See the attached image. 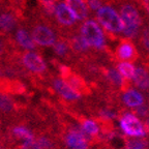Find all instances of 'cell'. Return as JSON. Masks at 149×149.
Masks as SVG:
<instances>
[{"instance_id":"cell-1","label":"cell","mask_w":149,"mask_h":149,"mask_svg":"<svg viewBox=\"0 0 149 149\" xmlns=\"http://www.w3.org/2000/svg\"><path fill=\"white\" fill-rule=\"evenodd\" d=\"M140 6H137L132 0H119V16L124 24L123 35L126 40L138 38L145 25Z\"/></svg>"},{"instance_id":"cell-2","label":"cell","mask_w":149,"mask_h":149,"mask_svg":"<svg viewBox=\"0 0 149 149\" xmlns=\"http://www.w3.org/2000/svg\"><path fill=\"white\" fill-rule=\"evenodd\" d=\"M96 19L100 25H102L107 30L109 35L123 32V22L118 13L111 5H102L96 12Z\"/></svg>"},{"instance_id":"cell-3","label":"cell","mask_w":149,"mask_h":149,"mask_svg":"<svg viewBox=\"0 0 149 149\" xmlns=\"http://www.w3.org/2000/svg\"><path fill=\"white\" fill-rule=\"evenodd\" d=\"M80 35L88 44L89 47L96 50H104L106 47L105 33L100 24L93 20H87L81 26Z\"/></svg>"},{"instance_id":"cell-4","label":"cell","mask_w":149,"mask_h":149,"mask_svg":"<svg viewBox=\"0 0 149 149\" xmlns=\"http://www.w3.org/2000/svg\"><path fill=\"white\" fill-rule=\"evenodd\" d=\"M121 130L130 138H144L147 133L143 122L134 113L125 112L119 118Z\"/></svg>"},{"instance_id":"cell-5","label":"cell","mask_w":149,"mask_h":149,"mask_svg":"<svg viewBox=\"0 0 149 149\" xmlns=\"http://www.w3.org/2000/svg\"><path fill=\"white\" fill-rule=\"evenodd\" d=\"M35 45L42 47H51L56 42V34L51 28L46 25H38L31 32Z\"/></svg>"},{"instance_id":"cell-6","label":"cell","mask_w":149,"mask_h":149,"mask_svg":"<svg viewBox=\"0 0 149 149\" xmlns=\"http://www.w3.org/2000/svg\"><path fill=\"white\" fill-rule=\"evenodd\" d=\"M115 58L120 62H133L138 59V50L130 40H120L115 51Z\"/></svg>"},{"instance_id":"cell-7","label":"cell","mask_w":149,"mask_h":149,"mask_svg":"<svg viewBox=\"0 0 149 149\" xmlns=\"http://www.w3.org/2000/svg\"><path fill=\"white\" fill-rule=\"evenodd\" d=\"M22 61L23 64L27 70H29L32 72H44L47 70V64L42 57L37 54L36 52L33 51H28L22 57Z\"/></svg>"},{"instance_id":"cell-8","label":"cell","mask_w":149,"mask_h":149,"mask_svg":"<svg viewBox=\"0 0 149 149\" xmlns=\"http://www.w3.org/2000/svg\"><path fill=\"white\" fill-rule=\"evenodd\" d=\"M65 144L70 149H88L89 141L80 130H70L65 136Z\"/></svg>"},{"instance_id":"cell-9","label":"cell","mask_w":149,"mask_h":149,"mask_svg":"<svg viewBox=\"0 0 149 149\" xmlns=\"http://www.w3.org/2000/svg\"><path fill=\"white\" fill-rule=\"evenodd\" d=\"M53 13L55 15V18L57 19V21L63 26H68V27L72 26L78 21L72 13V10L68 8V6L64 2H59L55 4Z\"/></svg>"},{"instance_id":"cell-10","label":"cell","mask_w":149,"mask_h":149,"mask_svg":"<svg viewBox=\"0 0 149 149\" xmlns=\"http://www.w3.org/2000/svg\"><path fill=\"white\" fill-rule=\"evenodd\" d=\"M121 100L126 108L136 109L145 104V96L135 88H128L124 90L121 96Z\"/></svg>"},{"instance_id":"cell-11","label":"cell","mask_w":149,"mask_h":149,"mask_svg":"<svg viewBox=\"0 0 149 149\" xmlns=\"http://www.w3.org/2000/svg\"><path fill=\"white\" fill-rule=\"evenodd\" d=\"M53 86L56 92L68 102H74L80 98V93L74 91L63 79H54Z\"/></svg>"},{"instance_id":"cell-12","label":"cell","mask_w":149,"mask_h":149,"mask_svg":"<svg viewBox=\"0 0 149 149\" xmlns=\"http://www.w3.org/2000/svg\"><path fill=\"white\" fill-rule=\"evenodd\" d=\"M65 4L72 10L77 20H85L88 17L89 8L85 0H65Z\"/></svg>"},{"instance_id":"cell-13","label":"cell","mask_w":149,"mask_h":149,"mask_svg":"<svg viewBox=\"0 0 149 149\" xmlns=\"http://www.w3.org/2000/svg\"><path fill=\"white\" fill-rule=\"evenodd\" d=\"M134 84L139 89L142 90H148L149 89V70L146 66H138L135 70L133 80Z\"/></svg>"},{"instance_id":"cell-14","label":"cell","mask_w":149,"mask_h":149,"mask_svg":"<svg viewBox=\"0 0 149 149\" xmlns=\"http://www.w3.org/2000/svg\"><path fill=\"white\" fill-rule=\"evenodd\" d=\"M16 42L19 44V46L22 47L23 49L32 51L35 48V44L32 40L31 33H29L25 29H18L16 32Z\"/></svg>"},{"instance_id":"cell-15","label":"cell","mask_w":149,"mask_h":149,"mask_svg":"<svg viewBox=\"0 0 149 149\" xmlns=\"http://www.w3.org/2000/svg\"><path fill=\"white\" fill-rule=\"evenodd\" d=\"M137 40L141 53L149 59V24H145L143 26L142 31Z\"/></svg>"},{"instance_id":"cell-16","label":"cell","mask_w":149,"mask_h":149,"mask_svg":"<svg viewBox=\"0 0 149 149\" xmlns=\"http://www.w3.org/2000/svg\"><path fill=\"white\" fill-rule=\"evenodd\" d=\"M117 72L120 74V76L125 81H132L135 74V65L132 62H119L117 64Z\"/></svg>"},{"instance_id":"cell-17","label":"cell","mask_w":149,"mask_h":149,"mask_svg":"<svg viewBox=\"0 0 149 149\" xmlns=\"http://www.w3.org/2000/svg\"><path fill=\"white\" fill-rule=\"evenodd\" d=\"M122 149H149V142L145 138H128Z\"/></svg>"},{"instance_id":"cell-18","label":"cell","mask_w":149,"mask_h":149,"mask_svg":"<svg viewBox=\"0 0 149 149\" xmlns=\"http://www.w3.org/2000/svg\"><path fill=\"white\" fill-rule=\"evenodd\" d=\"M82 132L86 136L95 137L100 134V125L92 119H85L82 123Z\"/></svg>"},{"instance_id":"cell-19","label":"cell","mask_w":149,"mask_h":149,"mask_svg":"<svg viewBox=\"0 0 149 149\" xmlns=\"http://www.w3.org/2000/svg\"><path fill=\"white\" fill-rule=\"evenodd\" d=\"M70 48L74 52H77V53H84V52L88 51V49L90 47L84 40L83 37L79 34L77 36H74L72 40V42H70Z\"/></svg>"},{"instance_id":"cell-20","label":"cell","mask_w":149,"mask_h":149,"mask_svg":"<svg viewBox=\"0 0 149 149\" xmlns=\"http://www.w3.org/2000/svg\"><path fill=\"white\" fill-rule=\"evenodd\" d=\"M16 26V20L10 14H0V29L4 31L13 30Z\"/></svg>"},{"instance_id":"cell-21","label":"cell","mask_w":149,"mask_h":149,"mask_svg":"<svg viewBox=\"0 0 149 149\" xmlns=\"http://www.w3.org/2000/svg\"><path fill=\"white\" fill-rule=\"evenodd\" d=\"M13 134L19 139H23L24 141H30V140H34V136L31 133L30 130H27L24 126H16L13 130Z\"/></svg>"},{"instance_id":"cell-22","label":"cell","mask_w":149,"mask_h":149,"mask_svg":"<svg viewBox=\"0 0 149 149\" xmlns=\"http://www.w3.org/2000/svg\"><path fill=\"white\" fill-rule=\"evenodd\" d=\"M54 47V51L58 56H65L70 51V45L66 42H63V40H56V42L53 45Z\"/></svg>"},{"instance_id":"cell-23","label":"cell","mask_w":149,"mask_h":149,"mask_svg":"<svg viewBox=\"0 0 149 149\" xmlns=\"http://www.w3.org/2000/svg\"><path fill=\"white\" fill-rule=\"evenodd\" d=\"M13 107H14L13 100L4 94H0V109L2 111L9 112L13 109Z\"/></svg>"},{"instance_id":"cell-24","label":"cell","mask_w":149,"mask_h":149,"mask_svg":"<svg viewBox=\"0 0 149 149\" xmlns=\"http://www.w3.org/2000/svg\"><path fill=\"white\" fill-rule=\"evenodd\" d=\"M135 115L137 117H140V118H147L149 116V106L144 104V105L136 108Z\"/></svg>"},{"instance_id":"cell-25","label":"cell","mask_w":149,"mask_h":149,"mask_svg":"<svg viewBox=\"0 0 149 149\" xmlns=\"http://www.w3.org/2000/svg\"><path fill=\"white\" fill-rule=\"evenodd\" d=\"M21 149H42V148L37 143V141L30 140V141H24V143L21 146Z\"/></svg>"},{"instance_id":"cell-26","label":"cell","mask_w":149,"mask_h":149,"mask_svg":"<svg viewBox=\"0 0 149 149\" xmlns=\"http://www.w3.org/2000/svg\"><path fill=\"white\" fill-rule=\"evenodd\" d=\"M87 6L91 10H96L102 6V0H87Z\"/></svg>"},{"instance_id":"cell-27","label":"cell","mask_w":149,"mask_h":149,"mask_svg":"<svg viewBox=\"0 0 149 149\" xmlns=\"http://www.w3.org/2000/svg\"><path fill=\"white\" fill-rule=\"evenodd\" d=\"M37 143L40 145L42 149H51L52 147V142L49 139H46V138H40V140H37Z\"/></svg>"},{"instance_id":"cell-28","label":"cell","mask_w":149,"mask_h":149,"mask_svg":"<svg viewBox=\"0 0 149 149\" xmlns=\"http://www.w3.org/2000/svg\"><path fill=\"white\" fill-rule=\"evenodd\" d=\"M40 1L46 7H48V8L51 9L52 12H54V7H55V4H54V0H40Z\"/></svg>"},{"instance_id":"cell-29","label":"cell","mask_w":149,"mask_h":149,"mask_svg":"<svg viewBox=\"0 0 149 149\" xmlns=\"http://www.w3.org/2000/svg\"><path fill=\"white\" fill-rule=\"evenodd\" d=\"M142 6L144 7L145 12L149 15V0H142Z\"/></svg>"},{"instance_id":"cell-30","label":"cell","mask_w":149,"mask_h":149,"mask_svg":"<svg viewBox=\"0 0 149 149\" xmlns=\"http://www.w3.org/2000/svg\"><path fill=\"white\" fill-rule=\"evenodd\" d=\"M144 126H145V130H146V133H149V116L147 118H145L144 121Z\"/></svg>"},{"instance_id":"cell-31","label":"cell","mask_w":149,"mask_h":149,"mask_svg":"<svg viewBox=\"0 0 149 149\" xmlns=\"http://www.w3.org/2000/svg\"><path fill=\"white\" fill-rule=\"evenodd\" d=\"M0 48H1V42H0Z\"/></svg>"},{"instance_id":"cell-32","label":"cell","mask_w":149,"mask_h":149,"mask_svg":"<svg viewBox=\"0 0 149 149\" xmlns=\"http://www.w3.org/2000/svg\"><path fill=\"white\" fill-rule=\"evenodd\" d=\"M0 149H1V148H0Z\"/></svg>"}]
</instances>
